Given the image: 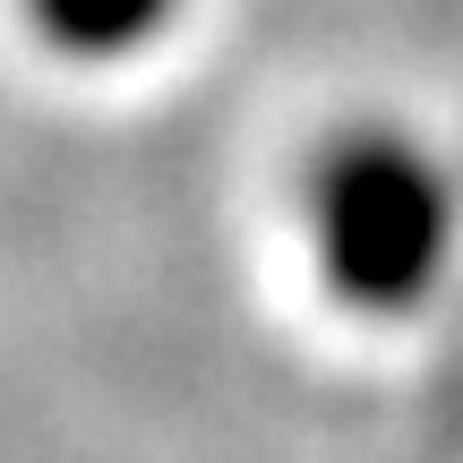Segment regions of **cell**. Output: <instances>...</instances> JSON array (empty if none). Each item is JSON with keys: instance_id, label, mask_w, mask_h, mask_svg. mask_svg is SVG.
<instances>
[{"instance_id": "cell-1", "label": "cell", "mask_w": 463, "mask_h": 463, "mask_svg": "<svg viewBox=\"0 0 463 463\" xmlns=\"http://www.w3.org/2000/svg\"><path fill=\"white\" fill-rule=\"evenodd\" d=\"M447 215H455L447 181L412 146H369V164H352L335 189V266H344L352 300L412 309L447 258Z\"/></svg>"}]
</instances>
